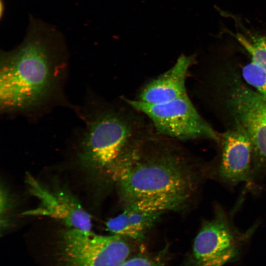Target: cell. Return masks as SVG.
Returning <instances> with one entry per match:
<instances>
[{
    "mask_svg": "<svg viewBox=\"0 0 266 266\" xmlns=\"http://www.w3.org/2000/svg\"><path fill=\"white\" fill-rule=\"evenodd\" d=\"M26 182L31 193L39 200L34 208L23 212V216H46L62 222L70 228L91 232L90 215L70 194L62 190H50L28 174Z\"/></svg>",
    "mask_w": 266,
    "mask_h": 266,
    "instance_id": "ba28073f",
    "label": "cell"
},
{
    "mask_svg": "<svg viewBox=\"0 0 266 266\" xmlns=\"http://www.w3.org/2000/svg\"><path fill=\"white\" fill-rule=\"evenodd\" d=\"M232 34L249 54L251 60L266 71V34L250 32L240 25Z\"/></svg>",
    "mask_w": 266,
    "mask_h": 266,
    "instance_id": "7c38bea8",
    "label": "cell"
},
{
    "mask_svg": "<svg viewBox=\"0 0 266 266\" xmlns=\"http://www.w3.org/2000/svg\"><path fill=\"white\" fill-rule=\"evenodd\" d=\"M125 101L146 115L158 134L182 140L203 138L219 142V133L199 113L188 95L162 104L126 99Z\"/></svg>",
    "mask_w": 266,
    "mask_h": 266,
    "instance_id": "5b68a950",
    "label": "cell"
},
{
    "mask_svg": "<svg viewBox=\"0 0 266 266\" xmlns=\"http://www.w3.org/2000/svg\"><path fill=\"white\" fill-rule=\"evenodd\" d=\"M220 158L217 169L221 181L236 185L249 182L254 168L253 150L247 134L234 126L219 134Z\"/></svg>",
    "mask_w": 266,
    "mask_h": 266,
    "instance_id": "9c48e42d",
    "label": "cell"
},
{
    "mask_svg": "<svg viewBox=\"0 0 266 266\" xmlns=\"http://www.w3.org/2000/svg\"><path fill=\"white\" fill-rule=\"evenodd\" d=\"M125 110L105 109L87 127L82 144L84 161L97 169L108 170L133 141L139 122Z\"/></svg>",
    "mask_w": 266,
    "mask_h": 266,
    "instance_id": "3957f363",
    "label": "cell"
},
{
    "mask_svg": "<svg viewBox=\"0 0 266 266\" xmlns=\"http://www.w3.org/2000/svg\"><path fill=\"white\" fill-rule=\"evenodd\" d=\"M162 213L126 206L121 213L110 219L105 225L107 230L113 234L141 240L155 225Z\"/></svg>",
    "mask_w": 266,
    "mask_h": 266,
    "instance_id": "8fae6325",
    "label": "cell"
},
{
    "mask_svg": "<svg viewBox=\"0 0 266 266\" xmlns=\"http://www.w3.org/2000/svg\"><path fill=\"white\" fill-rule=\"evenodd\" d=\"M66 53L62 33L55 26L30 16L22 42L1 55L2 109L21 111L47 101L60 82Z\"/></svg>",
    "mask_w": 266,
    "mask_h": 266,
    "instance_id": "7a4b0ae2",
    "label": "cell"
},
{
    "mask_svg": "<svg viewBox=\"0 0 266 266\" xmlns=\"http://www.w3.org/2000/svg\"><path fill=\"white\" fill-rule=\"evenodd\" d=\"M120 266H165L162 255L138 254L129 258Z\"/></svg>",
    "mask_w": 266,
    "mask_h": 266,
    "instance_id": "5bb4252c",
    "label": "cell"
},
{
    "mask_svg": "<svg viewBox=\"0 0 266 266\" xmlns=\"http://www.w3.org/2000/svg\"><path fill=\"white\" fill-rule=\"evenodd\" d=\"M228 95L227 107L234 126L251 142L254 167L266 169V97L237 81Z\"/></svg>",
    "mask_w": 266,
    "mask_h": 266,
    "instance_id": "52a82bcc",
    "label": "cell"
},
{
    "mask_svg": "<svg viewBox=\"0 0 266 266\" xmlns=\"http://www.w3.org/2000/svg\"><path fill=\"white\" fill-rule=\"evenodd\" d=\"M136 139L108 170L126 206L148 211H178L189 205L199 176L177 150Z\"/></svg>",
    "mask_w": 266,
    "mask_h": 266,
    "instance_id": "6da1fadb",
    "label": "cell"
},
{
    "mask_svg": "<svg viewBox=\"0 0 266 266\" xmlns=\"http://www.w3.org/2000/svg\"><path fill=\"white\" fill-rule=\"evenodd\" d=\"M131 252L122 236L69 229L60 237L58 259L61 266H120Z\"/></svg>",
    "mask_w": 266,
    "mask_h": 266,
    "instance_id": "8992f818",
    "label": "cell"
},
{
    "mask_svg": "<svg viewBox=\"0 0 266 266\" xmlns=\"http://www.w3.org/2000/svg\"><path fill=\"white\" fill-rule=\"evenodd\" d=\"M241 71L249 87L266 97V71L251 60L242 66Z\"/></svg>",
    "mask_w": 266,
    "mask_h": 266,
    "instance_id": "4fadbf2b",
    "label": "cell"
},
{
    "mask_svg": "<svg viewBox=\"0 0 266 266\" xmlns=\"http://www.w3.org/2000/svg\"><path fill=\"white\" fill-rule=\"evenodd\" d=\"M194 61L193 56H180L171 67L142 88L137 100L150 104H162L188 95L186 79Z\"/></svg>",
    "mask_w": 266,
    "mask_h": 266,
    "instance_id": "30bf717a",
    "label": "cell"
},
{
    "mask_svg": "<svg viewBox=\"0 0 266 266\" xmlns=\"http://www.w3.org/2000/svg\"><path fill=\"white\" fill-rule=\"evenodd\" d=\"M254 229L242 233L230 223L224 211L202 224L195 238L188 266H224L239 260Z\"/></svg>",
    "mask_w": 266,
    "mask_h": 266,
    "instance_id": "277c9868",
    "label": "cell"
}]
</instances>
